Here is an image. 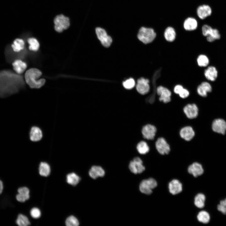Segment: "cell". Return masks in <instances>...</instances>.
<instances>
[{"mask_svg": "<svg viewBox=\"0 0 226 226\" xmlns=\"http://www.w3.org/2000/svg\"><path fill=\"white\" fill-rule=\"evenodd\" d=\"M18 194L16 196L17 200L20 202H24L29 198V190L25 187L19 188L18 190Z\"/></svg>", "mask_w": 226, "mask_h": 226, "instance_id": "21", "label": "cell"}, {"mask_svg": "<svg viewBox=\"0 0 226 226\" xmlns=\"http://www.w3.org/2000/svg\"><path fill=\"white\" fill-rule=\"evenodd\" d=\"M66 224L67 226H77L79 223L77 219L73 216L68 217L66 220Z\"/></svg>", "mask_w": 226, "mask_h": 226, "instance_id": "37", "label": "cell"}, {"mask_svg": "<svg viewBox=\"0 0 226 226\" xmlns=\"http://www.w3.org/2000/svg\"><path fill=\"white\" fill-rule=\"evenodd\" d=\"M123 85L126 89H131L135 86V81L132 78H130L123 82Z\"/></svg>", "mask_w": 226, "mask_h": 226, "instance_id": "38", "label": "cell"}, {"mask_svg": "<svg viewBox=\"0 0 226 226\" xmlns=\"http://www.w3.org/2000/svg\"><path fill=\"white\" fill-rule=\"evenodd\" d=\"M41 75V72L38 69L36 68L30 69L25 73V81L31 88H40L46 82L44 78L38 79Z\"/></svg>", "mask_w": 226, "mask_h": 226, "instance_id": "2", "label": "cell"}, {"mask_svg": "<svg viewBox=\"0 0 226 226\" xmlns=\"http://www.w3.org/2000/svg\"><path fill=\"white\" fill-rule=\"evenodd\" d=\"M24 84L20 75L9 69L0 71V98H5L17 93Z\"/></svg>", "mask_w": 226, "mask_h": 226, "instance_id": "1", "label": "cell"}, {"mask_svg": "<svg viewBox=\"0 0 226 226\" xmlns=\"http://www.w3.org/2000/svg\"><path fill=\"white\" fill-rule=\"evenodd\" d=\"M150 80L143 77L138 78L137 81L136 89L140 94L145 95L148 94L151 90Z\"/></svg>", "mask_w": 226, "mask_h": 226, "instance_id": "7", "label": "cell"}, {"mask_svg": "<svg viewBox=\"0 0 226 226\" xmlns=\"http://www.w3.org/2000/svg\"><path fill=\"white\" fill-rule=\"evenodd\" d=\"M3 189V185L2 181L0 180V194L2 192Z\"/></svg>", "mask_w": 226, "mask_h": 226, "instance_id": "42", "label": "cell"}, {"mask_svg": "<svg viewBox=\"0 0 226 226\" xmlns=\"http://www.w3.org/2000/svg\"><path fill=\"white\" fill-rule=\"evenodd\" d=\"M206 197L204 194L199 193L196 194L194 197V204L198 208L202 209L204 208L205 205Z\"/></svg>", "mask_w": 226, "mask_h": 226, "instance_id": "23", "label": "cell"}, {"mask_svg": "<svg viewBox=\"0 0 226 226\" xmlns=\"http://www.w3.org/2000/svg\"><path fill=\"white\" fill-rule=\"evenodd\" d=\"M213 91L212 84L209 81L205 80L201 82L197 87L196 92L200 97L206 98L208 94L211 93Z\"/></svg>", "mask_w": 226, "mask_h": 226, "instance_id": "9", "label": "cell"}, {"mask_svg": "<svg viewBox=\"0 0 226 226\" xmlns=\"http://www.w3.org/2000/svg\"><path fill=\"white\" fill-rule=\"evenodd\" d=\"M179 135L180 137L184 140L189 141L194 137L195 133L192 127L187 126L182 127L180 130Z\"/></svg>", "mask_w": 226, "mask_h": 226, "instance_id": "16", "label": "cell"}, {"mask_svg": "<svg viewBox=\"0 0 226 226\" xmlns=\"http://www.w3.org/2000/svg\"><path fill=\"white\" fill-rule=\"evenodd\" d=\"M80 178L75 173H72L67 176V181L68 183L73 186H76L79 182Z\"/></svg>", "mask_w": 226, "mask_h": 226, "instance_id": "33", "label": "cell"}, {"mask_svg": "<svg viewBox=\"0 0 226 226\" xmlns=\"http://www.w3.org/2000/svg\"><path fill=\"white\" fill-rule=\"evenodd\" d=\"M16 223L20 226H26L30 224V223L27 217L21 214L18 215L16 220Z\"/></svg>", "mask_w": 226, "mask_h": 226, "instance_id": "35", "label": "cell"}, {"mask_svg": "<svg viewBox=\"0 0 226 226\" xmlns=\"http://www.w3.org/2000/svg\"><path fill=\"white\" fill-rule=\"evenodd\" d=\"M212 12L211 8L208 5H203L198 7L197 9V14L198 17L203 19L210 16Z\"/></svg>", "mask_w": 226, "mask_h": 226, "instance_id": "20", "label": "cell"}, {"mask_svg": "<svg viewBox=\"0 0 226 226\" xmlns=\"http://www.w3.org/2000/svg\"><path fill=\"white\" fill-rule=\"evenodd\" d=\"M42 137V132L39 128L36 126L31 128L30 132V138L31 141H39L41 139Z\"/></svg>", "mask_w": 226, "mask_h": 226, "instance_id": "29", "label": "cell"}, {"mask_svg": "<svg viewBox=\"0 0 226 226\" xmlns=\"http://www.w3.org/2000/svg\"><path fill=\"white\" fill-rule=\"evenodd\" d=\"M155 148L160 154H168L170 151V147L166 139L163 137L157 138L155 143Z\"/></svg>", "mask_w": 226, "mask_h": 226, "instance_id": "10", "label": "cell"}, {"mask_svg": "<svg viewBox=\"0 0 226 226\" xmlns=\"http://www.w3.org/2000/svg\"><path fill=\"white\" fill-rule=\"evenodd\" d=\"M55 30L58 32H61L64 30L67 29L70 26L69 18L62 14L57 16L54 19Z\"/></svg>", "mask_w": 226, "mask_h": 226, "instance_id": "6", "label": "cell"}, {"mask_svg": "<svg viewBox=\"0 0 226 226\" xmlns=\"http://www.w3.org/2000/svg\"><path fill=\"white\" fill-rule=\"evenodd\" d=\"M12 50L14 52H21L25 48V43L24 40L21 39L17 38L13 42L11 46Z\"/></svg>", "mask_w": 226, "mask_h": 226, "instance_id": "27", "label": "cell"}, {"mask_svg": "<svg viewBox=\"0 0 226 226\" xmlns=\"http://www.w3.org/2000/svg\"><path fill=\"white\" fill-rule=\"evenodd\" d=\"M196 62L197 65L200 67L206 68L210 64L209 57L206 54H201L197 57Z\"/></svg>", "mask_w": 226, "mask_h": 226, "instance_id": "25", "label": "cell"}, {"mask_svg": "<svg viewBox=\"0 0 226 226\" xmlns=\"http://www.w3.org/2000/svg\"><path fill=\"white\" fill-rule=\"evenodd\" d=\"M39 169V174L41 176H47L50 174V166L46 162H41Z\"/></svg>", "mask_w": 226, "mask_h": 226, "instance_id": "32", "label": "cell"}, {"mask_svg": "<svg viewBox=\"0 0 226 226\" xmlns=\"http://www.w3.org/2000/svg\"><path fill=\"white\" fill-rule=\"evenodd\" d=\"M136 149L139 153L144 155L149 152L150 148L148 143L146 141L143 140L140 141L137 143L136 146Z\"/></svg>", "mask_w": 226, "mask_h": 226, "instance_id": "30", "label": "cell"}, {"mask_svg": "<svg viewBox=\"0 0 226 226\" xmlns=\"http://www.w3.org/2000/svg\"><path fill=\"white\" fill-rule=\"evenodd\" d=\"M105 172L100 166H93L89 171L90 176L93 179H96L98 177H102L104 176Z\"/></svg>", "mask_w": 226, "mask_h": 226, "instance_id": "22", "label": "cell"}, {"mask_svg": "<svg viewBox=\"0 0 226 226\" xmlns=\"http://www.w3.org/2000/svg\"><path fill=\"white\" fill-rule=\"evenodd\" d=\"M190 95L189 91L187 89L184 87L180 91L178 95L180 98L184 99L187 98Z\"/></svg>", "mask_w": 226, "mask_h": 226, "instance_id": "40", "label": "cell"}, {"mask_svg": "<svg viewBox=\"0 0 226 226\" xmlns=\"http://www.w3.org/2000/svg\"><path fill=\"white\" fill-rule=\"evenodd\" d=\"M187 170L189 174L192 175L196 178L202 175L204 172L202 165L197 162H194L190 165Z\"/></svg>", "mask_w": 226, "mask_h": 226, "instance_id": "17", "label": "cell"}, {"mask_svg": "<svg viewBox=\"0 0 226 226\" xmlns=\"http://www.w3.org/2000/svg\"><path fill=\"white\" fill-rule=\"evenodd\" d=\"M156 92L159 102L167 104L171 101L172 92L168 88L159 85L156 87Z\"/></svg>", "mask_w": 226, "mask_h": 226, "instance_id": "4", "label": "cell"}, {"mask_svg": "<svg viewBox=\"0 0 226 226\" xmlns=\"http://www.w3.org/2000/svg\"><path fill=\"white\" fill-rule=\"evenodd\" d=\"M217 209L222 214L226 215V198L220 201L217 205Z\"/></svg>", "mask_w": 226, "mask_h": 226, "instance_id": "36", "label": "cell"}, {"mask_svg": "<svg viewBox=\"0 0 226 226\" xmlns=\"http://www.w3.org/2000/svg\"><path fill=\"white\" fill-rule=\"evenodd\" d=\"M221 35L218 30L216 29H213L210 35L206 37L207 41L209 43H213L221 38Z\"/></svg>", "mask_w": 226, "mask_h": 226, "instance_id": "31", "label": "cell"}, {"mask_svg": "<svg viewBox=\"0 0 226 226\" xmlns=\"http://www.w3.org/2000/svg\"><path fill=\"white\" fill-rule=\"evenodd\" d=\"M199 111L198 106L194 103L187 104L183 108L184 113L186 117L190 119L196 118L198 115Z\"/></svg>", "mask_w": 226, "mask_h": 226, "instance_id": "13", "label": "cell"}, {"mask_svg": "<svg viewBox=\"0 0 226 226\" xmlns=\"http://www.w3.org/2000/svg\"><path fill=\"white\" fill-rule=\"evenodd\" d=\"M95 32L98 39L103 46L106 47L110 46L112 42V38L107 34L104 29L100 27H96Z\"/></svg>", "mask_w": 226, "mask_h": 226, "instance_id": "8", "label": "cell"}, {"mask_svg": "<svg viewBox=\"0 0 226 226\" xmlns=\"http://www.w3.org/2000/svg\"><path fill=\"white\" fill-rule=\"evenodd\" d=\"M197 219L198 221L203 224H208L210 221L211 216L209 213L204 210L200 211L197 215Z\"/></svg>", "mask_w": 226, "mask_h": 226, "instance_id": "26", "label": "cell"}, {"mask_svg": "<svg viewBox=\"0 0 226 226\" xmlns=\"http://www.w3.org/2000/svg\"><path fill=\"white\" fill-rule=\"evenodd\" d=\"M30 213L31 216L35 218H39L41 215L40 211L38 208L36 207L33 208L31 209Z\"/></svg>", "mask_w": 226, "mask_h": 226, "instance_id": "41", "label": "cell"}, {"mask_svg": "<svg viewBox=\"0 0 226 226\" xmlns=\"http://www.w3.org/2000/svg\"><path fill=\"white\" fill-rule=\"evenodd\" d=\"M168 188L170 192L173 195H175L182 191V185L178 180L174 179L169 183Z\"/></svg>", "mask_w": 226, "mask_h": 226, "instance_id": "18", "label": "cell"}, {"mask_svg": "<svg viewBox=\"0 0 226 226\" xmlns=\"http://www.w3.org/2000/svg\"><path fill=\"white\" fill-rule=\"evenodd\" d=\"M197 26V22L194 18L189 17L186 19L184 23L185 29L187 31H192L196 30Z\"/></svg>", "mask_w": 226, "mask_h": 226, "instance_id": "28", "label": "cell"}, {"mask_svg": "<svg viewBox=\"0 0 226 226\" xmlns=\"http://www.w3.org/2000/svg\"><path fill=\"white\" fill-rule=\"evenodd\" d=\"M156 37V33L153 29L144 27L139 29L137 35L138 40L145 45L152 43Z\"/></svg>", "mask_w": 226, "mask_h": 226, "instance_id": "3", "label": "cell"}, {"mask_svg": "<svg viewBox=\"0 0 226 226\" xmlns=\"http://www.w3.org/2000/svg\"><path fill=\"white\" fill-rule=\"evenodd\" d=\"M29 44V49L31 51H36L38 50L40 47V44L38 41L34 38H29L27 40Z\"/></svg>", "mask_w": 226, "mask_h": 226, "instance_id": "34", "label": "cell"}, {"mask_svg": "<svg viewBox=\"0 0 226 226\" xmlns=\"http://www.w3.org/2000/svg\"><path fill=\"white\" fill-rule=\"evenodd\" d=\"M164 37L166 41L172 42L176 39V33L172 27H169L165 30L164 34Z\"/></svg>", "mask_w": 226, "mask_h": 226, "instance_id": "24", "label": "cell"}, {"mask_svg": "<svg viewBox=\"0 0 226 226\" xmlns=\"http://www.w3.org/2000/svg\"><path fill=\"white\" fill-rule=\"evenodd\" d=\"M213 28L210 26L205 24L202 27V33L203 36L206 37L210 34Z\"/></svg>", "mask_w": 226, "mask_h": 226, "instance_id": "39", "label": "cell"}, {"mask_svg": "<svg viewBox=\"0 0 226 226\" xmlns=\"http://www.w3.org/2000/svg\"><path fill=\"white\" fill-rule=\"evenodd\" d=\"M157 186V183L155 179L150 178L142 180L140 183L139 189L142 193L147 195H150L152 190Z\"/></svg>", "mask_w": 226, "mask_h": 226, "instance_id": "5", "label": "cell"}, {"mask_svg": "<svg viewBox=\"0 0 226 226\" xmlns=\"http://www.w3.org/2000/svg\"><path fill=\"white\" fill-rule=\"evenodd\" d=\"M157 132L156 127L150 124L144 125L141 129V133L143 137L147 140L154 139Z\"/></svg>", "mask_w": 226, "mask_h": 226, "instance_id": "14", "label": "cell"}, {"mask_svg": "<svg viewBox=\"0 0 226 226\" xmlns=\"http://www.w3.org/2000/svg\"><path fill=\"white\" fill-rule=\"evenodd\" d=\"M129 168L132 172L136 174L141 173L145 169L142 160L138 157L134 158L130 161Z\"/></svg>", "mask_w": 226, "mask_h": 226, "instance_id": "12", "label": "cell"}, {"mask_svg": "<svg viewBox=\"0 0 226 226\" xmlns=\"http://www.w3.org/2000/svg\"><path fill=\"white\" fill-rule=\"evenodd\" d=\"M14 71L19 74H21L27 67V64L20 59L14 60L12 63Z\"/></svg>", "mask_w": 226, "mask_h": 226, "instance_id": "19", "label": "cell"}, {"mask_svg": "<svg viewBox=\"0 0 226 226\" xmlns=\"http://www.w3.org/2000/svg\"><path fill=\"white\" fill-rule=\"evenodd\" d=\"M211 128L214 132L224 135L226 132V121L221 118L215 119L212 122Z\"/></svg>", "mask_w": 226, "mask_h": 226, "instance_id": "15", "label": "cell"}, {"mask_svg": "<svg viewBox=\"0 0 226 226\" xmlns=\"http://www.w3.org/2000/svg\"><path fill=\"white\" fill-rule=\"evenodd\" d=\"M219 72L216 67L209 65L206 67L203 71V74L206 80L210 82H214L217 79Z\"/></svg>", "mask_w": 226, "mask_h": 226, "instance_id": "11", "label": "cell"}]
</instances>
